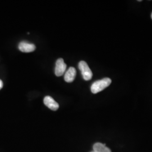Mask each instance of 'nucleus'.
Here are the masks:
<instances>
[{"instance_id":"nucleus-1","label":"nucleus","mask_w":152,"mask_h":152,"mask_svg":"<svg viewBox=\"0 0 152 152\" xmlns=\"http://www.w3.org/2000/svg\"><path fill=\"white\" fill-rule=\"evenodd\" d=\"M111 83L112 80L109 78H104L103 79L98 80L92 83L91 86V91L93 94H97L108 87Z\"/></svg>"},{"instance_id":"nucleus-2","label":"nucleus","mask_w":152,"mask_h":152,"mask_svg":"<svg viewBox=\"0 0 152 152\" xmlns=\"http://www.w3.org/2000/svg\"><path fill=\"white\" fill-rule=\"evenodd\" d=\"M78 68L81 72L82 76L85 81L90 80L92 77V72L85 61H81L78 64Z\"/></svg>"},{"instance_id":"nucleus-3","label":"nucleus","mask_w":152,"mask_h":152,"mask_svg":"<svg viewBox=\"0 0 152 152\" xmlns=\"http://www.w3.org/2000/svg\"><path fill=\"white\" fill-rule=\"evenodd\" d=\"M66 65L64 63L63 59L59 58L56 61L55 68V74L58 77L63 76L65 73Z\"/></svg>"},{"instance_id":"nucleus-4","label":"nucleus","mask_w":152,"mask_h":152,"mask_svg":"<svg viewBox=\"0 0 152 152\" xmlns=\"http://www.w3.org/2000/svg\"><path fill=\"white\" fill-rule=\"evenodd\" d=\"M18 48L23 53H31L36 50V46L34 44L24 41L19 43Z\"/></svg>"},{"instance_id":"nucleus-5","label":"nucleus","mask_w":152,"mask_h":152,"mask_svg":"<svg viewBox=\"0 0 152 152\" xmlns=\"http://www.w3.org/2000/svg\"><path fill=\"white\" fill-rule=\"evenodd\" d=\"M45 105L52 110L56 111L59 108V105L54 99L50 96H45L44 99Z\"/></svg>"},{"instance_id":"nucleus-6","label":"nucleus","mask_w":152,"mask_h":152,"mask_svg":"<svg viewBox=\"0 0 152 152\" xmlns=\"http://www.w3.org/2000/svg\"><path fill=\"white\" fill-rule=\"evenodd\" d=\"M77 71L74 68L71 66L64 74V80L68 83H71L76 78Z\"/></svg>"},{"instance_id":"nucleus-7","label":"nucleus","mask_w":152,"mask_h":152,"mask_svg":"<svg viewBox=\"0 0 152 152\" xmlns=\"http://www.w3.org/2000/svg\"><path fill=\"white\" fill-rule=\"evenodd\" d=\"M93 149L96 152H112L110 149L101 142H96L93 146Z\"/></svg>"},{"instance_id":"nucleus-8","label":"nucleus","mask_w":152,"mask_h":152,"mask_svg":"<svg viewBox=\"0 0 152 152\" xmlns=\"http://www.w3.org/2000/svg\"><path fill=\"white\" fill-rule=\"evenodd\" d=\"M3 87V82L0 80V90Z\"/></svg>"},{"instance_id":"nucleus-9","label":"nucleus","mask_w":152,"mask_h":152,"mask_svg":"<svg viewBox=\"0 0 152 152\" xmlns=\"http://www.w3.org/2000/svg\"><path fill=\"white\" fill-rule=\"evenodd\" d=\"M95 152V151H92V152Z\"/></svg>"},{"instance_id":"nucleus-10","label":"nucleus","mask_w":152,"mask_h":152,"mask_svg":"<svg viewBox=\"0 0 152 152\" xmlns=\"http://www.w3.org/2000/svg\"><path fill=\"white\" fill-rule=\"evenodd\" d=\"M151 18H152V15H151Z\"/></svg>"}]
</instances>
